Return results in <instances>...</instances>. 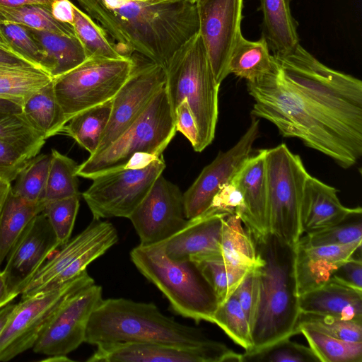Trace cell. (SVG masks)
<instances>
[{"label":"cell","instance_id":"cell-1","mask_svg":"<svg viewBox=\"0 0 362 362\" xmlns=\"http://www.w3.org/2000/svg\"><path fill=\"white\" fill-rule=\"evenodd\" d=\"M247 88L255 101L251 116L269 121L284 137L299 139L343 168L361 159L362 134L336 117L319 100L286 81L275 60L271 71L247 82Z\"/></svg>","mask_w":362,"mask_h":362},{"label":"cell","instance_id":"cell-45","mask_svg":"<svg viewBox=\"0 0 362 362\" xmlns=\"http://www.w3.org/2000/svg\"><path fill=\"white\" fill-rule=\"evenodd\" d=\"M0 40L4 47L42 70L44 52L26 26L12 22H1Z\"/></svg>","mask_w":362,"mask_h":362},{"label":"cell","instance_id":"cell-49","mask_svg":"<svg viewBox=\"0 0 362 362\" xmlns=\"http://www.w3.org/2000/svg\"><path fill=\"white\" fill-rule=\"evenodd\" d=\"M30 159L16 146L0 140V177L10 182L16 180Z\"/></svg>","mask_w":362,"mask_h":362},{"label":"cell","instance_id":"cell-12","mask_svg":"<svg viewBox=\"0 0 362 362\" xmlns=\"http://www.w3.org/2000/svg\"><path fill=\"white\" fill-rule=\"evenodd\" d=\"M94 284L86 269L57 287L21 298L0 334V362L8 361L33 349L61 303Z\"/></svg>","mask_w":362,"mask_h":362},{"label":"cell","instance_id":"cell-61","mask_svg":"<svg viewBox=\"0 0 362 362\" xmlns=\"http://www.w3.org/2000/svg\"><path fill=\"white\" fill-rule=\"evenodd\" d=\"M190 3L195 4L197 0H186Z\"/></svg>","mask_w":362,"mask_h":362},{"label":"cell","instance_id":"cell-41","mask_svg":"<svg viewBox=\"0 0 362 362\" xmlns=\"http://www.w3.org/2000/svg\"><path fill=\"white\" fill-rule=\"evenodd\" d=\"M212 323L221 327L245 351L252 348L250 324L234 293L217 307Z\"/></svg>","mask_w":362,"mask_h":362},{"label":"cell","instance_id":"cell-20","mask_svg":"<svg viewBox=\"0 0 362 362\" xmlns=\"http://www.w3.org/2000/svg\"><path fill=\"white\" fill-rule=\"evenodd\" d=\"M59 247L46 216L40 213L33 218L9 252L2 270L8 289L15 296L18 289Z\"/></svg>","mask_w":362,"mask_h":362},{"label":"cell","instance_id":"cell-47","mask_svg":"<svg viewBox=\"0 0 362 362\" xmlns=\"http://www.w3.org/2000/svg\"><path fill=\"white\" fill-rule=\"evenodd\" d=\"M233 293L236 296L251 329L256 315L259 297L258 282L254 267L247 272Z\"/></svg>","mask_w":362,"mask_h":362},{"label":"cell","instance_id":"cell-39","mask_svg":"<svg viewBox=\"0 0 362 362\" xmlns=\"http://www.w3.org/2000/svg\"><path fill=\"white\" fill-rule=\"evenodd\" d=\"M0 140L16 146L30 158L39 154L46 141L29 124L21 112H0Z\"/></svg>","mask_w":362,"mask_h":362},{"label":"cell","instance_id":"cell-6","mask_svg":"<svg viewBox=\"0 0 362 362\" xmlns=\"http://www.w3.org/2000/svg\"><path fill=\"white\" fill-rule=\"evenodd\" d=\"M130 257L139 272L168 298L176 313L197 323L202 320L212 323L218 300L192 260L171 259L162 243L139 245L132 250Z\"/></svg>","mask_w":362,"mask_h":362},{"label":"cell","instance_id":"cell-33","mask_svg":"<svg viewBox=\"0 0 362 362\" xmlns=\"http://www.w3.org/2000/svg\"><path fill=\"white\" fill-rule=\"evenodd\" d=\"M112 110V100L84 110L64 125L60 133L73 138L81 147L94 154L108 123Z\"/></svg>","mask_w":362,"mask_h":362},{"label":"cell","instance_id":"cell-51","mask_svg":"<svg viewBox=\"0 0 362 362\" xmlns=\"http://www.w3.org/2000/svg\"><path fill=\"white\" fill-rule=\"evenodd\" d=\"M174 113L176 130L182 133L194 148L198 141V129L186 100L176 107Z\"/></svg>","mask_w":362,"mask_h":362},{"label":"cell","instance_id":"cell-52","mask_svg":"<svg viewBox=\"0 0 362 362\" xmlns=\"http://www.w3.org/2000/svg\"><path fill=\"white\" fill-rule=\"evenodd\" d=\"M73 5L69 0H54L50 6L51 13L57 21L73 26Z\"/></svg>","mask_w":362,"mask_h":362},{"label":"cell","instance_id":"cell-5","mask_svg":"<svg viewBox=\"0 0 362 362\" xmlns=\"http://www.w3.org/2000/svg\"><path fill=\"white\" fill-rule=\"evenodd\" d=\"M164 69L173 110L187 100L198 129V141L194 150L202 152L215 136L220 85L216 81L199 33L174 53Z\"/></svg>","mask_w":362,"mask_h":362},{"label":"cell","instance_id":"cell-48","mask_svg":"<svg viewBox=\"0 0 362 362\" xmlns=\"http://www.w3.org/2000/svg\"><path fill=\"white\" fill-rule=\"evenodd\" d=\"M244 208L243 197L240 190L231 182L223 185L213 198L206 212L240 217ZM204 211V212H205Z\"/></svg>","mask_w":362,"mask_h":362},{"label":"cell","instance_id":"cell-14","mask_svg":"<svg viewBox=\"0 0 362 362\" xmlns=\"http://www.w3.org/2000/svg\"><path fill=\"white\" fill-rule=\"evenodd\" d=\"M102 287L92 284L68 296L59 305L33 350L48 356H66L85 340L90 317L103 300Z\"/></svg>","mask_w":362,"mask_h":362},{"label":"cell","instance_id":"cell-60","mask_svg":"<svg viewBox=\"0 0 362 362\" xmlns=\"http://www.w3.org/2000/svg\"><path fill=\"white\" fill-rule=\"evenodd\" d=\"M43 361H50V362H62V361H71L70 358H69L66 356H48L47 358L42 360Z\"/></svg>","mask_w":362,"mask_h":362},{"label":"cell","instance_id":"cell-54","mask_svg":"<svg viewBox=\"0 0 362 362\" xmlns=\"http://www.w3.org/2000/svg\"><path fill=\"white\" fill-rule=\"evenodd\" d=\"M159 157V156H158ZM158 156L145 153H135L129 160L124 168H141L149 165L153 160L158 158Z\"/></svg>","mask_w":362,"mask_h":362},{"label":"cell","instance_id":"cell-23","mask_svg":"<svg viewBox=\"0 0 362 362\" xmlns=\"http://www.w3.org/2000/svg\"><path fill=\"white\" fill-rule=\"evenodd\" d=\"M226 216L204 212L189 219L180 230L161 242L166 255L182 261L193 256L221 252L222 226Z\"/></svg>","mask_w":362,"mask_h":362},{"label":"cell","instance_id":"cell-19","mask_svg":"<svg viewBox=\"0 0 362 362\" xmlns=\"http://www.w3.org/2000/svg\"><path fill=\"white\" fill-rule=\"evenodd\" d=\"M259 122L257 117L251 116L250 124L238 141L228 151H220L182 194L187 219L194 218L206 211L218 190L230 182L250 157L252 145L259 136Z\"/></svg>","mask_w":362,"mask_h":362},{"label":"cell","instance_id":"cell-24","mask_svg":"<svg viewBox=\"0 0 362 362\" xmlns=\"http://www.w3.org/2000/svg\"><path fill=\"white\" fill-rule=\"evenodd\" d=\"M359 208L344 206L334 187L309 175L305 180L300 209L302 234L316 232L335 225Z\"/></svg>","mask_w":362,"mask_h":362},{"label":"cell","instance_id":"cell-31","mask_svg":"<svg viewBox=\"0 0 362 362\" xmlns=\"http://www.w3.org/2000/svg\"><path fill=\"white\" fill-rule=\"evenodd\" d=\"M53 79L36 67L0 64V100L21 108L33 93Z\"/></svg>","mask_w":362,"mask_h":362},{"label":"cell","instance_id":"cell-40","mask_svg":"<svg viewBox=\"0 0 362 362\" xmlns=\"http://www.w3.org/2000/svg\"><path fill=\"white\" fill-rule=\"evenodd\" d=\"M309 328L326 335L349 341H362V322L339 317L312 313L300 312L294 332Z\"/></svg>","mask_w":362,"mask_h":362},{"label":"cell","instance_id":"cell-32","mask_svg":"<svg viewBox=\"0 0 362 362\" xmlns=\"http://www.w3.org/2000/svg\"><path fill=\"white\" fill-rule=\"evenodd\" d=\"M192 260L212 288L218 305L235 291L250 269L231 265L224 260L221 252L193 256Z\"/></svg>","mask_w":362,"mask_h":362},{"label":"cell","instance_id":"cell-4","mask_svg":"<svg viewBox=\"0 0 362 362\" xmlns=\"http://www.w3.org/2000/svg\"><path fill=\"white\" fill-rule=\"evenodd\" d=\"M211 340L200 329L163 315L153 303L120 298L101 300L90 317L84 342L94 345L141 342L189 347Z\"/></svg>","mask_w":362,"mask_h":362},{"label":"cell","instance_id":"cell-58","mask_svg":"<svg viewBox=\"0 0 362 362\" xmlns=\"http://www.w3.org/2000/svg\"><path fill=\"white\" fill-rule=\"evenodd\" d=\"M11 182L0 177V210L11 190Z\"/></svg>","mask_w":362,"mask_h":362},{"label":"cell","instance_id":"cell-26","mask_svg":"<svg viewBox=\"0 0 362 362\" xmlns=\"http://www.w3.org/2000/svg\"><path fill=\"white\" fill-rule=\"evenodd\" d=\"M27 28L44 52L42 70L53 78L71 71L88 59L76 36Z\"/></svg>","mask_w":362,"mask_h":362},{"label":"cell","instance_id":"cell-56","mask_svg":"<svg viewBox=\"0 0 362 362\" xmlns=\"http://www.w3.org/2000/svg\"><path fill=\"white\" fill-rule=\"evenodd\" d=\"M16 297L9 292L4 274L3 271L0 270V308L11 302Z\"/></svg>","mask_w":362,"mask_h":362},{"label":"cell","instance_id":"cell-38","mask_svg":"<svg viewBox=\"0 0 362 362\" xmlns=\"http://www.w3.org/2000/svg\"><path fill=\"white\" fill-rule=\"evenodd\" d=\"M78 168L74 160L52 149L44 201L80 195Z\"/></svg>","mask_w":362,"mask_h":362},{"label":"cell","instance_id":"cell-63","mask_svg":"<svg viewBox=\"0 0 362 362\" xmlns=\"http://www.w3.org/2000/svg\"><path fill=\"white\" fill-rule=\"evenodd\" d=\"M0 45H1V40H0ZM2 46H3V45H2Z\"/></svg>","mask_w":362,"mask_h":362},{"label":"cell","instance_id":"cell-50","mask_svg":"<svg viewBox=\"0 0 362 362\" xmlns=\"http://www.w3.org/2000/svg\"><path fill=\"white\" fill-rule=\"evenodd\" d=\"M331 277L347 286L362 291L361 257H355L354 255L348 259L334 271Z\"/></svg>","mask_w":362,"mask_h":362},{"label":"cell","instance_id":"cell-29","mask_svg":"<svg viewBox=\"0 0 362 362\" xmlns=\"http://www.w3.org/2000/svg\"><path fill=\"white\" fill-rule=\"evenodd\" d=\"M274 63L273 55L269 53V47L263 36L257 41H250L240 33L230 55L228 73L252 82L270 72Z\"/></svg>","mask_w":362,"mask_h":362},{"label":"cell","instance_id":"cell-8","mask_svg":"<svg viewBox=\"0 0 362 362\" xmlns=\"http://www.w3.org/2000/svg\"><path fill=\"white\" fill-rule=\"evenodd\" d=\"M176 132L175 113L165 84L116 141L78 165L77 175L93 180L100 175L122 169L137 153L158 157Z\"/></svg>","mask_w":362,"mask_h":362},{"label":"cell","instance_id":"cell-34","mask_svg":"<svg viewBox=\"0 0 362 362\" xmlns=\"http://www.w3.org/2000/svg\"><path fill=\"white\" fill-rule=\"evenodd\" d=\"M221 249L224 260L231 265L249 269L257 262L255 240L237 215L223 220Z\"/></svg>","mask_w":362,"mask_h":362},{"label":"cell","instance_id":"cell-62","mask_svg":"<svg viewBox=\"0 0 362 362\" xmlns=\"http://www.w3.org/2000/svg\"><path fill=\"white\" fill-rule=\"evenodd\" d=\"M138 1H156V0H138Z\"/></svg>","mask_w":362,"mask_h":362},{"label":"cell","instance_id":"cell-44","mask_svg":"<svg viewBox=\"0 0 362 362\" xmlns=\"http://www.w3.org/2000/svg\"><path fill=\"white\" fill-rule=\"evenodd\" d=\"M318 362L309 346L290 340V337L242 354L241 362Z\"/></svg>","mask_w":362,"mask_h":362},{"label":"cell","instance_id":"cell-3","mask_svg":"<svg viewBox=\"0 0 362 362\" xmlns=\"http://www.w3.org/2000/svg\"><path fill=\"white\" fill-rule=\"evenodd\" d=\"M255 243L259 297L251 328L250 350L295 335L300 313L295 275L296 245H289L271 233Z\"/></svg>","mask_w":362,"mask_h":362},{"label":"cell","instance_id":"cell-10","mask_svg":"<svg viewBox=\"0 0 362 362\" xmlns=\"http://www.w3.org/2000/svg\"><path fill=\"white\" fill-rule=\"evenodd\" d=\"M134 66L132 57H91L54 78L55 95L67 122L77 113L112 100Z\"/></svg>","mask_w":362,"mask_h":362},{"label":"cell","instance_id":"cell-55","mask_svg":"<svg viewBox=\"0 0 362 362\" xmlns=\"http://www.w3.org/2000/svg\"><path fill=\"white\" fill-rule=\"evenodd\" d=\"M54 0H0V6L18 8L29 5H51Z\"/></svg>","mask_w":362,"mask_h":362},{"label":"cell","instance_id":"cell-15","mask_svg":"<svg viewBox=\"0 0 362 362\" xmlns=\"http://www.w3.org/2000/svg\"><path fill=\"white\" fill-rule=\"evenodd\" d=\"M88 362H241L242 354L211 340L198 346L156 343L99 344Z\"/></svg>","mask_w":362,"mask_h":362},{"label":"cell","instance_id":"cell-28","mask_svg":"<svg viewBox=\"0 0 362 362\" xmlns=\"http://www.w3.org/2000/svg\"><path fill=\"white\" fill-rule=\"evenodd\" d=\"M21 112L45 139L60 133L67 123L55 95L53 81L33 93L21 107Z\"/></svg>","mask_w":362,"mask_h":362},{"label":"cell","instance_id":"cell-35","mask_svg":"<svg viewBox=\"0 0 362 362\" xmlns=\"http://www.w3.org/2000/svg\"><path fill=\"white\" fill-rule=\"evenodd\" d=\"M75 34L82 44L88 58L121 59V49L110 40L107 33L86 13L73 5Z\"/></svg>","mask_w":362,"mask_h":362},{"label":"cell","instance_id":"cell-42","mask_svg":"<svg viewBox=\"0 0 362 362\" xmlns=\"http://www.w3.org/2000/svg\"><path fill=\"white\" fill-rule=\"evenodd\" d=\"M50 154H37L30 159L16 177L11 192L31 202L44 201Z\"/></svg>","mask_w":362,"mask_h":362},{"label":"cell","instance_id":"cell-36","mask_svg":"<svg viewBox=\"0 0 362 362\" xmlns=\"http://www.w3.org/2000/svg\"><path fill=\"white\" fill-rule=\"evenodd\" d=\"M300 333L305 337L319 361H362V341H345L309 328L300 329Z\"/></svg>","mask_w":362,"mask_h":362},{"label":"cell","instance_id":"cell-37","mask_svg":"<svg viewBox=\"0 0 362 362\" xmlns=\"http://www.w3.org/2000/svg\"><path fill=\"white\" fill-rule=\"evenodd\" d=\"M51 5H29L18 8L0 6V23L12 22L28 28L57 34L76 36L73 26L57 21Z\"/></svg>","mask_w":362,"mask_h":362},{"label":"cell","instance_id":"cell-22","mask_svg":"<svg viewBox=\"0 0 362 362\" xmlns=\"http://www.w3.org/2000/svg\"><path fill=\"white\" fill-rule=\"evenodd\" d=\"M361 249V241L345 245L295 246V275L298 295L330 279L334 271Z\"/></svg>","mask_w":362,"mask_h":362},{"label":"cell","instance_id":"cell-46","mask_svg":"<svg viewBox=\"0 0 362 362\" xmlns=\"http://www.w3.org/2000/svg\"><path fill=\"white\" fill-rule=\"evenodd\" d=\"M79 197L45 201L41 213L51 225L59 247L70 239L79 208Z\"/></svg>","mask_w":362,"mask_h":362},{"label":"cell","instance_id":"cell-7","mask_svg":"<svg viewBox=\"0 0 362 362\" xmlns=\"http://www.w3.org/2000/svg\"><path fill=\"white\" fill-rule=\"evenodd\" d=\"M273 57L286 81L319 100L342 122L362 134L360 79L325 66L300 44Z\"/></svg>","mask_w":362,"mask_h":362},{"label":"cell","instance_id":"cell-25","mask_svg":"<svg viewBox=\"0 0 362 362\" xmlns=\"http://www.w3.org/2000/svg\"><path fill=\"white\" fill-rule=\"evenodd\" d=\"M302 313L329 315L362 322V291L334 278L298 296Z\"/></svg>","mask_w":362,"mask_h":362},{"label":"cell","instance_id":"cell-11","mask_svg":"<svg viewBox=\"0 0 362 362\" xmlns=\"http://www.w3.org/2000/svg\"><path fill=\"white\" fill-rule=\"evenodd\" d=\"M117 241V230L110 222L93 219L84 230L49 256L18 289V295L25 298L73 279Z\"/></svg>","mask_w":362,"mask_h":362},{"label":"cell","instance_id":"cell-57","mask_svg":"<svg viewBox=\"0 0 362 362\" xmlns=\"http://www.w3.org/2000/svg\"><path fill=\"white\" fill-rule=\"evenodd\" d=\"M16 305L17 303L10 302L6 305L0 308V334L3 332L11 316L14 312Z\"/></svg>","mask_w":362,"mask_h":362},{"label":"cell","instance_id":"cell-18","mask_svg":"<svg viewBox=\"0 0 362 362\" xmlns=\"http://www.w3.org/2000/svg\"><path fill=\"white\" fill-rule=\"evenodd\" d=\"M199 33L218 84L228 76L230 55L240 31L243 0H197Z\"/></svg>","mask_w":362,"mask_h":362},{"label":"cell","instance_id":"cell-9","mask_svg":"<svg viewBox=\"0 0 362 362\" xmlns=\"http://www.w3.org/2000/svg\"><path fill=\"white\" fill-rule=\"evenodd\" d=\"M266 170L269 233L295 246L302 235L300 209L310 174L285 144L267 149Z\"/></svg>","mask_w":362,"mask_h":362},{"label":"cell","instance_id":"cell-13","mask_svg":"<svg viewBox=\"0 0 362 362\" xmlns=\"http://www.w3.org/2000/svg\"><path fill=\"white\" fill-rule=\"evenodd\" d=\"M165 168L161 155L144 168H124L93 178L92 185L82 193L93 219L129 218Z\"/></svg>","mask_w":362,"mask_h":362},{"label":"cell","instance_id":"cell-27","mask_svg":"<svg viewBox=\"0 0 362 362\" xmlns=\"http://www.w3.org/2000/svg\"><path fill=\"white\" fill-rule=\"evenodd\" d=\"M262 12V36L274 55H283L299 43L297 22L291 14V0H259Z\"/></svg>","mask_w":362,"mask_h":362},{"label":"cell","instance_id":"cell-53","mask_svg":"<svg viewBox=\"0 0 362 362\" xmlns=\"http://www.w3.org/2000/svg\"><path fill=\"white\" fill-rule=\"evenodd\" d=\"M0 64L17 66H33L32 64L0 45ZM37 68V67H36Z\"/></svg>","mask_w":362,"mask_h":362},{"label":"cell","instance_id":"cell-30","mask_svg":"<svg viewBox=\"0 0 362 362\" xmlns=\"http://www.w3.org/2000/svg\"><path fill=\"white\" fill-rule=\"evenodd\" d=\"M44 203L27 200L11 191L0 210V267L28 223L42 212Z\"/></svg>","mask_w":362,"mask_h":362},{"label":"cell","instance_id":"cell-21","mask_svg":"<svg viewBox=\"0 0 362 362\" xmlns=\"http://www.w3.org/2000/svg\"><path fill=\"white\" fill-rule=\"evenodd\" d=\"M266 153L267 149H261L250 156L230 182L242 192L240 218L254 240L269 233Z\"/></svg>","mask_w":362,"mask_h":362},{"label":"cell","instance_id":"cell-43","mask_svg":"<svg viewBox=\"0 0 362 362\" xmlns=\"http://www.w3.org/2000/svg\"><path fill=\"white\" fill-rule=\"evenodd\" d=\"M362 209L349 215L341 222L322 230L307 233L299 239L303 246L345 245L362 240Z\"/></svg>","mask_w":362,"mask_h":362},{"label":"cell","instance_id":"cell-59","mask_svg":"<svg viewBox=\"0 0 362 362\" xmlns=\"http://www.w3.org/2000/svg\"><path fill=\"white\" fill-rule=\"evenodd\" d=\"M0 112H21V108L11 103L0 100Z\"/></svg>","mask_w":362,"mask_h":362},{"label":"cell","instance_id":"cell-17","mask_svg":"<svg viewBox=\"0 0 362 362\" xmlns=\"http://www.w3.org/2000/svg\"><path fill=\"white\" fill-rule=\"evenodd\" d=\"M129 219L139 237V245H153L167 240L188 221L180 189L160 175Z\"/></svg>","mask_w":362,"mask_h":362},{"label":"cell","instance_id":"cell-16","mask_svg":"<svg viewBox=\"0 0 362 362\" xmlns=\"http://www.w3.org/2000/svg\"><path fill=\"white\" fill-rule=\"evenodd\" d=\"M165 81L161 64L135 62L130 76L112 99L110 119L94 154L111 145L134 122Z\"/></svg>","mask_w":362,"mask_h":362},{"label":"cell","instance_id":"cell-2","mask_svg":"<svg viewBox=\"0 0 362 362\" xmlns=\"http://www.w3.org/2000/svg\"><path fill=\"white\" fill-rule=\"evenodd\" d=\"M77 1L129 57L136 52L163 67L199 30L196 4L186 0Z\"/></svg>","mask_w":362,"mask_h":362}]
</instances>
